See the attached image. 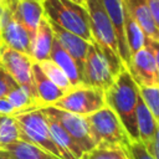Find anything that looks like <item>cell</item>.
<instances>
[{
    "mask_svg": "<svg viewBox=\"0 0 159 159\" xmlns=\"http://www.w3.org/2000/svg\"><path fill=\"white\" fill-rule=\"evenodd\" d=\"M0 159H16L12 154H10L9 152L4 150V149H0Z\"/></svg>",
    "mask_w": 159,
    "mask_h": 159,
    "instance_id": "836d02e7",
    "label": "cell"
},
{
    "mask_svg": "<svg viewBox=\"0 0 159 159\" xmlns=\"http://www.w3.org/2000/svg\"><path fill=\"white\" fill-rule=\"evenodd\" d=\"M39 109H41L45 114L53 118L65 129V132L76 142V144L81 148L83 153L89 152L96 147L89 135L88 125L86 123L84 117H81L78 114H75L63 109H58L52 106L42 107Z\"/></svg>",
    "mask_w": 159,
    "mask_h": 159,
    "instance_id": "30bf717a",
    "label": "cell"
},
{
    "mask_svg": "<svg viewBox=\"0 0 159 159\" xmlns=\"http://www.w3.org/2000/svg\"><path fill=\"white\" fill-rule=\"evenodd\" d=\"M137 99L138 87L124 67L104 91V103L118 117L132 140H139L135 124Z\"/></svg>",
    "mask_w": 159,
    "mask_h": 159,
    "instance_id": "6da1fadb",
    "label": "cell"
},
{
    "mask_svg": "<svg viewBox=\"0 0 159 159\" xmlns=\"http://www.w3.org/2000/svg\"><path fill=\"white\" fill-rule=\"evenodd\" d=\"M104 106V92L91 86L72 88L52 104V107L78 114L81 117H87Z\"/></svg>",
    "mask_w": 159,
    "mask_h": 159,
    "instance_id": "52a82bcc",
    "label": "cell"
},
{
    "mask_svg": "<svg viewBox=\"0 0 159 159\" xmlns=\"http://www.w3.org/2000/svg\"><path fill=\"white\" fill-rule=\"evenodd\" d=\"M34 60L30 56H26L19 51L6 47L0 43V63L6 70V72L11 76V78L16 82L17 86L25 88L29 94L37 102L41 108V103L37 98L34 78H32V65Z\"/></svg>",
    "mask_w": 159,
    "mask_h": 159,
    "instance_id": "9c48e42d",
    "label": "cell"
},
{
    "mask_svg": "<svg viewBox=\"0 0 159 159\" xmlns=\"http://www.w3.org/2000/svg\"><path fill=\"white\" fill-rule=\"evenodd\" d=\"M81 159H130L128 153L118 147H94L83 153Z\"/></svg>",
    "mask_w": 159,
    "mask_h": 159,
    "instance_id": "484cf974",
    "label": "cell"
},
{
    "mask_svg": "<svg viewBox=\"0 0 159 159\" xmlns=\"http://www.w3.org/2000/svg\"><path fill=\"white\" fill-rule=\"evenodd\" d=\"M50 22V21H48ZM51 29L53 32V37L58 41V43L62 46V48L72 57V60L76 62L77 67L81 71L82 75V70H83V63H84V58H86V53L89 46V42L84 41L83 39L78 37L77 35L61 29L60 26L51 24Z\"/></svg>",
    "mask_w": 159,
    "mask_h": 159,
    "instance_id": "4fadbf2b",
    "label": "cell"
},
{
    "mask_svg": "<svg viewBox=\"0 0 159 159\" xmlns=\"http://www.w3.org/2000/svg\"><path fill=\"white\" fill-rule=\"evenodd\" d=\"M135 124H137L138 139L143 144H147L159 132L158 119L153 117L150 111L143 103L139 94H138L137 107H135Z\"/></svg>",
    "mask_w": 159,
    "mask_h": 159,
    "instance_id": "ffe728a7",
    "label": "cell"
},
{
    "mask_svg": "<svg viewBox=\"0 0 159 159\" xmlns=\"http://www.w3.org/2000/svg\"><path fill=\"white\" fill-rule=\"evenodd\" d=\"M2 149L12 154L16 159H61L52 154H48L47 152L42 150L41 148L34 144L26 143L20 139L4 147Z\"/></svg>",
    "mask_w": 159,
    "mask_h": 159,
    "instance_id": "44dd1931",
    "label": "cell"
},
{
    "mask_svg": "<svg viewBox=\"0 0 159 159\" xmlns=\"http://www.w3.org/2000/svg\"><path fill=\"white\" fill-rule=\"evenodd\" d=\"M19 127L11 116L0 117V149L19 140Z\"/></svg>",
    "mask_w": 159,
    "mask_h": 159,
    "instance_id": "d4e9b609",
    "label": "cell"
},
{
    "mask_svg": "<svg viewBox=\"0 0 159 159\" xmlns=\"http://www.w3.org/2000/svg\"><path fill=\"white\" fill-rule=\"evenodd\" d=\"M10 11L14 19L34 36L39 22L43 16L41 2L37 0H19Z\"/></svg>",
    "mask_w": 159,
    "mask_h": 159,
    "instance_id": "9a60e30c",
    "label": "cell"
},
{
    "mask_svg": "<svg viewBox=\"0 0 159 159\" xmlns=\"http://www.w3.org/2000/svg\"><path fill=\"white\" fill-rule=\"evenodd\" d=\"M127 153L130 159H155L149 154L144 144L139 140H132Z\"/></svg>",
    "mask_w": 159,
    "mask_h": 159,
    "instance_id": "83f0119b",
    "label": "cell"
},
{
    "mask_svg": "<svg viewBox=\"0 0 159 159\" xmlns=\"http://www.w3.org/2000/svg\"><path fill=\"white\" fill-rule=\"evenodd\" d=\"M16 113V111L12 108V106L7 102L6 98H0V117L2 116H11L14 117Z\"/></svg>",
    "mask_w": 159,
    "mask_h": 159,
    "instance_id": "4dcf8cb0",
    "label": "cell"
},
{
    "mask_svg": "<svg viewBox=\"0 0 159 159\" xmlns=\"http://www.w3.org/2000/svg\"><path fill=\"white\" fill-rule=\"evenodd\" d=\"M145 2L154 21L159 25V0H145Z\"/></svg>",
    "mask_w": 159,
    "mask_h": 159,
    "instance_id": "1f68e13d",
    "label": "cell"
},
{
    "mask_svg": "<svg viewBox=\"0 0 159 159\" xmlns=\"http://www.w3.org/2000/svg\"><path fill=\"white\" fill-rule=\"evenodd\" d=\"M103 6L107 11V15L111 20V24L113 26L119 57L122 60L123 66L127 68L130 62V53L127 46L125 41V32H124V9H123V1L122 0H102Z\"/></svg>",
    "mask_w": 159,
    "mask_h": 159,
    "instance_id": "7c38bea8",
    "label": "cell"
},
{
    "mask_svg": "<svg viewBox=\"0 0 159 159\" xmlns=\"http://www.w3.org/2000/svg\"><path fill=\"white\" fill-rule=\"evenodd\" d=\"M1 1V4L6 7V9H9V10H11L15 5H16V2L19 1V0H0Z\"/></svg>",
    "mask_w": 159,
    "mask_h": 159,
    "instance_id": "d6a6232c",
    "label": "cell"
},
{
    "mask_svg": "<svg viewBox=\"0 0 159 159\" xmlns=\"http://www.w3.org/2000/svg\"><path fill=\"white\" fill-rule=\"evenodd\" d=\"M34 36L20 25L9 9H4L0 22V43L31 57Z\"/></svg>",
    "mask_w": 159,
    "mask_h": 159,
    "instance_id": "8fae6325",
    "label": "cell"
},
{
    "mask_svg": "<svg viewBox=\"0 0 159 159\" xmlns=\"http://www.w3.org/2000/svg\"><path fill=\"white\" fill-rule=\"evenodd\" d=\"M138 94L155 119H159V86H137Z\"/></svg>",
    "mask_w": 159,
    "mask_h": 159,
    "instance_id": "4316f807",
    "label": "cell"
},
{
    "mask_svg": "<svg viewBox=\"0 0 159 159\" xmlns=\"http://www.w3.org/2000/svg\"><path fill=\"white\" fill-rule=\"evenodd\" d=\"M124 32H125L127 46L132 57L133 53H135L138 50H140L144 46L145 35L125 9H124Z\"/></svg>",
    "mask_w": 159,
    "mask_h": 159,
    "instance_id": "7402d4cb",
    "label": "cell"
},
{
    "mask_svg": "<svg viewBox=\"0 0 159 159\" xmlns=\"http://www.w3.org/2000/svg\"><path fill=\"white\" fill-rule=\"evenodd\" d=\"M14 119L16 120V124L19 127L20 140L34 144L47 152L48 154L62 159V155L51 137L46 117L41 112V109H34L15 114Z\"/></svg>",
    "mask_w": 159,
    "mask_h": 159,
    "instance_id": "5b68a950",
    "label": "cell"
},
{
    "mask_svg": "<svg viewBox=\"0 0 159 159\" xmlns=\"http://www.w3.org/2000/svg\"><path fill=\"white\" fill-rule=\"evenodd\" d=\"M84 7L89 19V30L92 39L107 56L117 76L124 68V66L119 57L116 34L103 6V2L102 0H86Z\"/></svg>",
    "mask_w": 159,
    "mask_h": 159,
    "instance_id": "7a4b0ae2",
    "label": "cell"
},
{
    "mask_svg": "<svg viewBox=\"0 0 159 159\" xmlns=\"http://www.w3.org/2000/svg\"><path fill=\"white\" fill-rule=\"evenodd\" d=\"M123 7L129 12L133 20L143 30L145 37L154 41L159 40V29L158 24L154 21L145 0H122Z\"/></svg>",
    "mask_w": 159,
    "mask_h": 159,
    "instance_id": "5bb4252c",
    "label": "cell"
},
{
    "mask_svg": "<svg viewBox=\"0 0 159 159\" xmlns=\"http://www.w3.org/2000/svg\"><path fill=\"white\" fill-rule=\"evenodd\" d=\"M32 78L37 98L42 107L52 106L57 99H60L65 94V92L60 89L56 84H53L52 81L42 72L37 62H34L32 65Z\"/></svg>",
    "mask_w": 159,
    "mask_h": 159,
    "instance_id": "2e32d148",
    "label": "cell"
},
{
    "mask_svg": "<svg viewBox=\"0 0 159 159\" xmlns=\"http://www.w3.org/2000/svg\"><path fill=\"white\" fill-rule=\"evenodd\" d=\"M114 78L116 73L107 56L94 41L91 42L86 53L82 70L83 84L99 88L104 92L113 83Z\"/></svg>",
    "mask_w": 159,
    "mask_h": 159,
    "instance_id": "ba28073f",
    "label": "cell"
},
{
    "mask_svg": "<svg viewBox=\"0 0 159 159\" xmlns=\"http://www.w3.org/2000/svg\"><path fill=\"white\" fill-rule=\"evenodd\" d=\"M70 1H73V2L81 5V6H83V7H84V4H86V0H70Z\"/></svg>",
    "mask_w": 159,
    "mask_h": 159,
    "instance_id": "e575fe53",
    "label": "cell"
},
{
    "mask_svg": "<svg viewBox=\"0 0 159 159\" xmlns=\"http://www.w3.org/2000/svg\"><path fill=\"white\" fill-rule=\"evenodd\" d=\"M45 117H46V122H47L51 137H52L56 147L58 148V150L62 155V159H81V157L83 155V152L76 144V142L65 132V129L53 118H51L47 114H45Z\"/></svg>",
    "mask_w": 159,
    "mask_h": 159,
    "instance_id": "e0dca14e",
    "label": "cell"
},
{
    "mask_svg": "<svg viewBox=\"0 0 159 159\" xmlns=\"http://www.w3.org/2000/svg\"><path fill=\"white\" fill-rule=\"evenodd\" d=\"M16 87H17L16 82L11 78V76L0 63V98H5L7 93Z\"/></svg>",
    "mask_w": 159,
    "mask_h": 159,
    "instance_id": "f1b7e54d",
    "label": "cell"
},
{
    "mask_svg": "<svg viewBox=\"0 0 159 159\" xmlns=\"http://www.w3.org/2000/svg\"><path fill=\"white\" fill-rule=\"evenodd\" d=\"M4 9H5V6L1 4V1H0V22H1V15H2V11H4Z\"/></svg>",
    "mask_w": 159,
    "mask_h": 159,
    "instance_id": "d590c367",
    "label": "cell"
},
{
    "mask_svg": "<svg viewBox=\"0 0 159 159\" xmlns=\"http://www.w3.org/2000/svg\"><path fill=\"white\" fill-rule=\"evenodd\" d=\"M40 68L42 70V72L52 81L53 84H56L60 89H62L65 93L71 91L73 87L71 86V82L68 81L67 76L63 73V71L56 66L51 60H45V61H41V62H37Z\"/></svg>",
    "mask_w": 159,
    "mask_h": 159,
    "instance_id": "cb8c5ba5",
    "label": "cell"
},
{
    "mask_svg": "<svg viewBox=\"0 0 159 159\" xmlns=\"http://www.w3.org/2000/svg\"><path fill=\"white\" fill-rule=\"evenodd\" d=\"M43 16L51 22L67 30L87 42H93L89 19L86 7L70 0H42Z\"/></svg>",
    "mask_w": 159,
    "mask_h": 159,
    "instance_id": "3957f363",
    "label": "cell"
},
{
    "mask_svg": "<svg viewBox=\"0 0 159 159\" xmlns=\"http://www.w3.org/2000/svg\"><path fill=\"white\" fill-rule=\"evenodd\" d=\"M48 60H51L56 66H58L63 71V73L67 76L68 81L71 82V86L73 88L80 87V86H84L81 71L77 67L76 62L62 48V46L58 43V41L56 39H53V43H52V47H51V52H50Z\"/></svg>",
    "mask_w": 159,
    "mask_h": 159,
    "instance_id": "ac0fdd59",
    "label": "cell"
},
{
    "mask_svg": "<svg viewBox=\"0 0 159 159\" xmlns=\"http://www.w3.org/2000/svg\"><path fill=\"white\" fill-rule=\"evenodd\" d=\"M84 119L96 147H118L128 150L132 139L111 108L104 106Z\"/></svg>",
    "mask_w": 159,
    "mask_h": 159,
    "instance_id": "277c9868",
    "label": "cell"
},
{
    "mask_svg": "<svg viewBox=\"0 0 159 159\" xmlns=\"http://www.w3.org/2000/svg\"><path fill=\"white\" fill-rule=\"evenodd\" d=\"M5 98L12 106V108L16 111L17 114L40 108L37 102L29 94V92L20 86H17L12 91H10Z\"/></svg>",
    "mask_w": 159,
    "mask_h": 159,
    "instance_id": "603a6c76",
    "label": "cell"
},
{
    "mask_svg": "<svg viewBox=\"0 0 159 159\" xmlns=\"http://www.w3.org/2000/svg\"><path fill=\"white\" fill-rule=\"evenodd\" d=\"M127 70L137 86H159L158 41L145 37L144 46L132 55Z\"/></svg>",
    "mask_w": 159,
    "mask_h": 159,
    "instance_id": "8992f818",
    "label": "cell"
},
{
    "mask_svg": "<svg viewBox=\"0 0 159 159\" xmlns=\"http://www.w3.org/2000/svg\"><path fill=\"white\" fill-rule=\"evenodd\" d=\"M53 32L48 20L42 16L40 20L37 29L35 31L32 39V50H31V58L35 62H41L48 60L51 47L53 43Z\"/></svg>",
    "mask_w": 159,
    "mask_h": 159,
    "instance_id": "d6986e66",
    "label": "cell"
},
{
    "mask_svg": "<svg viewBox=\"0 0 159 159\" xmlns=\"http://www.w3.org/2000/svg\"><path fill=\"white\" fill-rule=\"evenodd\" d=\"M158 137H159V132L147 143V144H144V147L147 148V150L149 152V154L153 157V158H155V159H158V144H159V142H158Z\"/></svg>",
    "mask_w": 159,
    "mask_h": 159,
    "instance_id": "f546056e",
    "label": "cell"
}]
</instances>
